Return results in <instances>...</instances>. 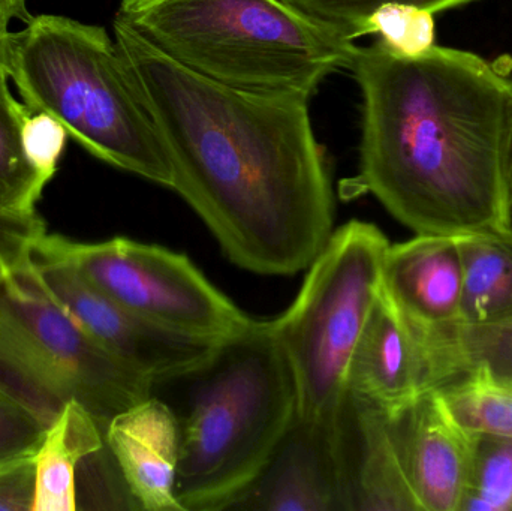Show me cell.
Here are the masks:
<instances>
[{
    "mask_svg": "<svg viewBox=\"0 0 512 511\" xmlns=\"http://www.w3.org/2000/svg\"><path fill=\"white\" fill-rule=\"evenodd\" d=\"M114 41L173 168L177 192L236 266L307 269L333 234L334 195L309 101L224 86L114 20Z\"/></svg>",
    "mask_w": 512,
    "mask_h": 511,
    "instance_id": "obj_1",
    "label": "cell"
},
{
    "mask_svg": "<svg viewBox=\"0 0 512 511\" xmlns=\"http://www.w3.org/2000/svg\"><path fill=\"white\" fill-rule=\"evenodd\" d=\"M363 98L354 185L415 234L512 237V77L504 59L433 45L355 48Z\"/></svg>",
    "mask_w": 512,
    "mask_h": 511,
    "instance_id": "obj_2",
    "label": "cell"
},
{
    "mask_svg": "<svg viewBox=\"0 0 512 511\" xmlns=\"http://www.w3.org/2000/svg\"><path fill=\"white\" fill-rule=\"evenodd\" d=\"M176 495L185 511L230 510L258 479L298 414L291 363L270 321L225 339L200 368L180 375Z\"/></svg>",
    "mask_w": 512,
    "mask_h": 511,
    "instance_id": "obj_3",
    "label": "cell"
},
{
    "mask_svg": "<svg viewBox=\"0 0 512 511\" xmlns=\"http://www.w3.org/2000/svg\"><path fill=\"white\" fill-rule=\"evenodd\" d=\"M114 20L201 77L307 99L357 48L282 0H122Z\"/></svg>",
    "mask_w": 512,
    "mask_h": 511,
    "instance_id": "obj_4",
    "label": "cell"
},
{
    "mask_svg": "<svg viewBox=\"0 0 512 511\" xmlns=\"http://www.w3.org/2000/svg\"><path fill=\"white\" fill-rule=\"evenodd\" d=\"M8 75L30 113L50 114L96 158L171 189L164 141L104 27L32 17L11 33Z\"/></svg>",
    "mask_w": 512,
    "mask_h": 511,
    "instance_id": "obj_5",
    "label": "cell"
},
{
    "mask_svg": "<svg viewBox=\"0 0 512 511\" xmlns=\"http://www.w3.org/2000/svg\"><path fill=\"white\" fill-rule=\"evenodd\" d=\"M0 386L47 425L69 402L102 431L153 383L108 353L53 296L32 257L0 276Z\"/></svg>",
    "mask_w": 512,
    "mask_h": 511,
    "instance_id": "obj_6",
    "label": "cell"
},
{
    "mask_svg": "<svg viewBox=\"0 0 512 511\" xmlns=\"http://www.w3.org/2000/svg\"><path fill=\"white\" fill-rule=\"evenodd\" d=\"M390 245L375 225L346 222L307 267L295 302L271 320L294 372L301 419L339 426L349 365L381 294Z\"/></svg>",
    "mask_w": 512,
    "mask_h": 511,
    "instance_id": "obj_7",
    "label": "cell"
},
{
    "mask_svg": "<svg viewBox=\"0 0 512 511\" xmlns=\"http://www.w3.org/2000/svg\"><path fill=\"white\" fill-rule=\"evenodd\" d=\"M53 236L90 284L159 329L222 342L254 321L186 255L125 237L81 243Z\"/></svg>",
    "mask_w": 512,
    "mask_h": 511,
    "instance_id": "obj_8",
    "label": "cell"
},
{
    "mask_svg": "<svg viewBox=\"0 0 512 511\" xmlns=\"http://www.w3.org/2000/svg\"><path fill=\"white\" fill-rule=\"evenodd\" d=\"M478 360L465 333L430 332L409 321L382 287L348 372V393L397 417Z\"/></svg>",
    "mask_w": 512,
    "mask_h": 511,
    "instance_id": "obj_9",
    "label": "cell"
},
{
    "mask_svg": "<svg viewBox=\"0 0 512 511\" xmlns=\"http://www.w3.org/2000/svg\"><path fill=\"white\" fill-rule=\"evenodd\" d=\"M44 284L63 308L123 365L153 386L200 368L221 342L177 335L147 323L90 284L45 233L30 251Z\"/></svg>",
    "mask_w": 512,
    "mask_h": 511,
    "instance_id": "obj_10",
    "label": "cell"
},
{
    "mask_svg": "<svg viewBox=\"0 0 512 511\" xmlns=\"http://www.w3.org/2000/svg\"><path fill=\"white\" fill-rule=\"evenodd\" d=\"M391 420L421 509L462 511L480 432L457 419L442 389L427 393Z\"/></svg>",
    "mask_w": 512,
    "mask_h": 511,
    "instance_id": "obj_11",
    "label": "cell"
},
{
    "mask_svg": "<svg viewBox=\"0 0 512 511\" xmlns=\"http://www.w3.org/2000/svg\"><path fill=\"white\" fill-rule=\"evenodd\" d=\"M346 511H423L384 411L349 395L337 426Z\"/></svg>",
    "mask_w": 512,
    "mask_h": 511,
    "instance_id": "obj_12",
    "label": "cell"
},
{
    "mask_svg": "<svg viewBox=\"0 0 512 511\" xmlns=\"http://www.w3.org/2000/svg\"><path fill=\"white\" fill-rule=\"evenodd\" d=\"M230 510L346 511L337 428L297 414L267 467Z\"/></svg>",
    "mask_w": 512,
    "mask_h": 511,
    "instance_id": "obj_13",
    "label": "cell"
},
{
    "mask_svg": "<svg viewBox=\"0 0 512 511\" xmlns=\"http://www.w3.org/2000/svg\"><path fill=\"white\" fill-rule=\"evenodd\" d=\"M180 425L173 408L152 395L105 429V447L135 509L185 511L176 495Z\"/></svg>",
    "mask_w": 512,
    "mask_h": 511,
    "instance_id": "obj_14",
    "label": "cell"
},
{
    "mask_svg": "<svg viewBox=\"0 0 512 511\" xmlns=\"http://www.w3.org/2000/svg\"><path fill=\"white\" fill-rule=\"evenodd\" d=\"M382 287L417 326L430 332L466 333L460 326L463 269L456 236L417 234L408 242L390 245Z\"/></svg>",
    "mask_w": 512,
    "mask_h": 511,
    "instance_id": "obj_15",
    "label": "cell"
},
{
    "mask_svg": "<svg viewBox=\"0 0 512 511\" xmlns=\"http://www.w3.org/2000/svg\"><path fill=\"white\" fill-rule=\"evenodd\" d=\"M105 449V435L95 417L72 401L48 425L35 455L32 511H74L81 464Z\"/></svg>",
    "mask_w": 512,
    "mask_h": 511,
    "instance_id": "obj_16",
    "label": "cell"
},
{
    "mask_svg": "<svg viewBox=\"0 0 512 511\" xmlns=\"http://www.w3.org/2000/svg\"><path fill=\"white\" fill-rule=\"evenodd\" d=\"M456 242L463 269L460 326L471 344L512 327V237L472 233Z\"/></svg>",
    "mask_w": 512,
    "mask_h": 511,
    "instance_id": "obj_17",
    "label": "cell"
},
{
    "mask_svg": "<svg viewBox=\"0 0 512 511\" xmlns=\"http://www.w3.org/2000/svg\"><path fill=\"white\" fill-rule=\"evenodd\" d=\"M8 74H0V207L35 212L48 185L27 161L23 126L29 108L12 96Z\"/></svg>",
    "mask_w": 512,
    "mask_h": 511,
    "instance_id": "obj_18",
    "label": "cell"
},
{
    "mask_svg": "<svg viewBox=\"0 0 512 511\" xmlns=\"http://www.w3.org/2000/svg\"><path fill=\"white\" fill-rule=\"evenodd\" d=\"M457 419L480 434L512 438V378L480 360L442 389Z\"/></svg>",
    "mask_w": 512,
    "mask_h": 511,
    "instance_id": "obj_19",
    "label": "cell"
},
{
    "mask_svg": "<svg viewBox=\"0 0 512 511\" xmlns=\"http://www.w3.org/2000/svg\"><path fill=\"white\" fill-rule=\"evenodd\" d=\"M378 35L399 56L417 57L435 45V14L408 3H384L358 27L357 36Z\"/></svg>",
    "mask_w": 512,
    "mask_h": 511,
    "instance_id": "obj_20",
    "label": "cell"
},
{
    "mask_svg": "<svg viewBox=\"0 0 512 511\" xmlns=\"http://www.w3.org/2000/svg\"><path fill=\"white\" fill-rule=\"evenodd\" d=\"M462 511H512V438L481 434Z\"/></svg>",
    "mask_w": 512,
    "mask_h": 511,
    "instance_id": "obj_21",
    "label": "cell"
},
{
    "mask_svg": "<svg viewBox=\"0 0 512 511\" xmlns=\"http://www.w3.org/2000/svg\"><path fill=\"white\" fill-rule=\"evenodd\" d=\"M291 8L297 9L304 17L316 21L325 29L337 33L348 41L358 39L357 32L361 21L378 6L384 3H408L427 11H445L474 0H282Z\"/></svg>",
    "mask_w": 512,
    "mask_h": 511,
    "instance_id": "obj_22",
    "label": "cell"
},
{
    "mask_svg": "<svg viewBox=\"0 0 512 511\" xmlns=\"http://www.w3.org/2000/svg\"><path fill=\"white\" fill-rule=\"evenodd\" d=\"M48 425L0 386V462L35 453Z\"/></svg>",
    "mask_w": 512,
    "mask_h": 511,
    "instance_id": "obj_23",
    "label": "cell"
},
{
    "mask_svg": "<svg viewBox=\"0 0 512 511\" xmlns=\"http://www.w3.org/2000/svg\"><path fill=\"white\" fill-rule=\"evenodd\" d=\"M68 132L47 113H32L23 126V149L36 173L50 183L57 173Z\"/></svg>",
    "mask_w": 512,
    "mask_h": 511,
    "instance_id": "obj_24",
    "label": "cell"
},
{
    "mask_svg": "<svg viewBox=\"0 0 512 511\" xmlns=\"http://www.w3.org/2000/svg\"><path fill=\"white\" fill-rule=\"evenodd\" d=\"M47 233V224L38 212L0 207V276L29 257L32 246Z\"/></svg>",
    "mask_w": 512,
    "mask_h": 511,
    "instance_id": "obj_25",
    "label": "cell"
},
{
    "mask_svg": "<svg viewBox=\"0 0 512 511\" xmlns=\"http://www.w3.org/2000/svg\"><path fill=\"white\" fill-rule=\"evenodd\" d=\"M35 453L0 462V511H32Z\"/></svg>",
    "mask_w": 512,
    "mask_h": 511,
    "instance_id": "obj_26",
    "label": "cell"
},
{
    "mask_svg": "<svg viewBox=\"0 0 512 511\" xmlns=\"http://www.w3.org/2000/svg\"><path fill=\"white\" fill-rule=\"evenodd\" d=\"M26 0H0V26L8 27L12 20H30Z\"/></svg>",
    "mask_w": 512,
    "mask_h": 511,
    "instance_id": "obj_27",
    "label": "cell"
},
{
    "mask_svg": "<svg viewBox=\"0 0 512 511\" xmlns=\"http://www.w3.org/2000/svg\"><path fill=\"white\" fill-rule=\"evenodd\" d=\"M11 33L8 27L0 26V74H8L9 51H11Z\"/></svg>",
    "mask_w": 512,
    "mask_h": 511,
    "instance_id": "obj_28",
    "label": "cell"
},
{
    "mask_svg": "<svg viewBox=\"0 0 512 511\" xmlns=\"http://www.w3.org/2000/svg\"><path fill=\"white\" fill-rule=\"evenodd\" d=\"M511 186H512V158H511Z\"/></svg>",
    "mask_w": 512,
    "mask_h": 511,
    "instance_id": "obj_29",
    "label": "cell"
}]
</instances>
